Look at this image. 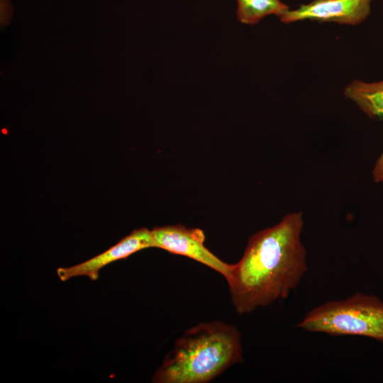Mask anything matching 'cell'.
<instances>
[{
  "label": "cell",
  "instance_id": "obj_5",
  "mask_svg": "<svg viewBox=\"0 0 383 383\" xmlns=\"http://www.w3.org/2000/svg\"><path fill=\"white\" fill-rule=\"evenodd\" d=\"M372 1L313 0L296 9H289L279 17L285 23L311 20L355 26L369 16Z\"/></svg>",
  "mask_w": 383,
  "mask_h": 383
},
{
  "label": "cell",
  "instance_id": "obj_1",
  "mask_svg": "<svg viewBox=\"0 0 383 383\" xmlns=\"http://www.w3.org/2000/svg\"><path fill=\"white\" fill-rule=\"evenodd\" d=\"M303 225L302 213L294 212L249 238L227 280L238 314L285 299L298 287L308 270Z\"/></svg>",
  "mask_w": 383,
  "mask_h": 383
},
{
  "label": "cell",
  "instance_id": "obj_3",
  "mask_svg": "<svg viewBox=\"0 0 383 383\" xmlns=\"http://www.w3.org/2000/svg\"><path fill=\"white\" fill-rule=\"evenodd\" d=\"M296 327L331 335L365 336L383 343V301L360 292L328 301L309 311Z\"/></svg>",
  "mask_w": 383,
  "mask_h": 383
},
{
  "label": "cell",
  "instance_id": "obj_7",
  "mask_svg": "<svg viewBox=\"0 0 383 383\" xmlns=\"http://www.w3.org/2000/svg\"><path fill=\"white\" fill-rule=\"evenodd\" d=\"M344 94L368 116L383 118V80L376 82L354 80L345 88Z\"/></svg>",
  "mask_w": 383,
  "mask_h": 383
},
{
  "label": "cell",
  "instance_id": "obj_8",
  "mask_svg": "<svg viewBox=\"0 0 383 383\" xmlns=\"http://www.w3.org/2000/svg\"><path fill=\"white\" fill-rule=\"evenodd\" d=\"M238 20L246 25L257 23L269 15L281 16L289 7L280 0H236Z\"/></svg>",
  "mask_w": 383,
  "mask_h": 383
},
{
  "label": "cell",
  "instance_id": "obj_4",
  "mask_svg": "<svg viewBox=\"0 0 383 383\" xmlns=\"http://www.w3.org/2000/svg\"><path fill=\"white\" fill-rule=\"evenodd\" d=\"M150 231L155 248L189 257L221 274L226 281L229 279L233 264L222 261L204 245L203 230L174 225L155 227Z\"/></svg>",
  "mask_w": 383,
  "mask_h": 383
},
{
  "label": "cell",
  "instance_id": "obj_2",
  "mask_svg": "<svg viewBox=\"0 0 383 383\" xmlns=\"http://www.w3.org/2000/svg\"><path fill=\"white\" fill-rule=\"evenodd\" d=\"M243 362L241 335L232 325L200 323L174 342L155 371L156 383H208Z\"/></svg>",
  "mask_w": 383,
  "mask_h": 383
},
{
  "label": "cell",
  "instance_id": "obj_10",
  "mask_svg": "<svg viewBox=\"0 0 383 383\" xmlns=\"http://www.w3.org/2000/svg\"><path fill=\"white\" fill-rule=\"evenodd\" d=\"M11 14V6L9 0H1V22L7 21Z\"/></svg>",
  "mask_w": 383,
  "mask_h": 383
},
{
  "label": "cell",
  "instance_id": "obj_6",
  "mask_svg": "<svg viewBox=\"0 0 383 383\" xmlns=\"http://www.w3.org/2000/svg\"><path fill=\"white\" fill-rule=\"evenodd\" d=\"M149 248H155L151 231L146 228H138L106 251L88 260L71 267L57 268V274L62 282L79 276H86L94 281L104 267Z\"/></svg>",
  "mask_w": 383,
  "mask_h": 383
},
{
  "label": "cell",
  "instance_id": "obj_9",
  "mask_svg": "<svg viewBox=\"0 0 383 383\" xmlns=\"http://www.w3.org/2000/svg\"><path fill=\"white\" fill-rule=\"evenodd\" d=\"M372 175L375 182H383V153L380 155L375 163Z\"/></svg>",
  "mask_w": 383,
  "mask_h": 383
}]
</instances>
